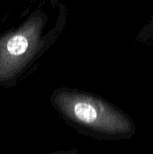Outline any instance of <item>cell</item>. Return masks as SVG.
<instances>
[{
    "label": "cell",
    "instance_id": "obj_1",
    "mask_svg": "<svg viewBox=\"0 0 153 154\" xmlns=\"http://www.w3.org/2000/svg\"><path fill=\"white\" fill-rule=\"evenodd\" d=\"M53 103L69 120L90 130L118 134L127 129V121L118 112L91 95L60 91L53 96Z\"/></svg>",
    "mask_w": 153,
    "mask_h": 154
},
{
    "label": "cell",
    "instance_id": "obj_2",
    "mask_svg": "<svg viewBox=\"0 0 153 154\" xmlns=\"http://www.w3.org/2000/svg\"><path fill=\"white\" fill-rule=\"evenodd\" d=\"M28 48L29 41L25 36L22 34H17L11 37L6 44V51L9 56L13 58L23 55L27 51Z\"/></svg>",
    "mask_w": 153,
    "mask_h": 154
},
{
    "label": "cell",
    "instance_id": "obj_3",
    "mask_svg": "<svg viewBox=\"0 0 153 154\" xmlns=\"http://www.w3.org/2000/svg\"><path fill=\"white\" fill-rule=\"evenodd\" d=\"M140 37L141 39H143V40L151 39L153 41V18L150 22V23L144 27L143 31L140 34Z\"/></svg>",
    "mask_w": 153,
    "mask_h": 154
}]
</instances>
